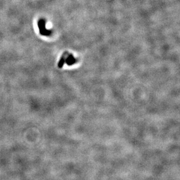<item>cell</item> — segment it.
Wrapping results in <instances>:
<instances>
[{
	"label": "cell",
	"instance_id": "obj_1",
	"mask_svg": "<svg viewBox=\"0 0 180 180\" xmlns=\"http://www.w3.org/2000/svg\"><path fill=\"white\" fill-rule=\"evenodd\" d=\"M39 32L41 35L44 36H49L51 34L52 31L46 28V21L44 19H40L37 23Z\"/></svg>",
	"mask_w": 180,
	"mask_h": 180
},
{
	"label": "cell",
	"instance_id": "obj_3",
	"mask_svg": "<svg viewBox=\"0 0 180 180\" xmlns=\"http://www.w3.org/2000/svg\"><path fill=\"white\" fill-rule=\"evenodd\" d=\"M66 57L65 55H63L62 56V57L61 58V59H60L59 61L58 62V67L59 68H62L64 65V63H66Z\"/></svg>",
	"mask_w": 180,
	"mask_h": 180
},
{
	"label": "cell",
	"instance_id": "obj_2",
	"mask_svg": "<svg viewBox=\"0 0 180 180\" xmlns=\"http://www.w3.org/2000/svg\"><path fill=\"white\" fill-rule=\"evenodd\" d=\"M76 62L75 58L73 57L72 55L70 54L68 57L66 59V63L68 66H72Z\"/></svg>",
	"mask_w": 180,
	"mask_h": 180
}]
</instances>
